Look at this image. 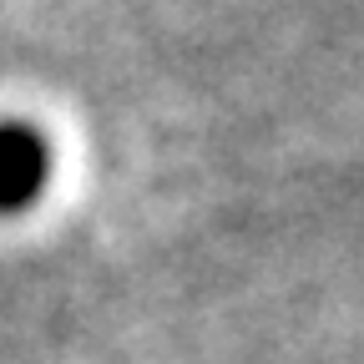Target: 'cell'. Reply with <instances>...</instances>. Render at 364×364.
<instances>
[{
  "mask_svg": "<svg viewBox=\"0 0 364 364\" xmlns=\"http://www.w3.org/2000/svg\"><path fill=\"white\" fill-rule=\"evenodd\" d=\"M51 188V142L46 132L11 117L0 122V213H26Z\"/></svg>",
  "mask_w": 364,
  "mask_h": 364,
  "instance_id": "obj_1",
  "label": "cell"
}]
</instances>
